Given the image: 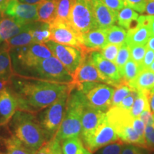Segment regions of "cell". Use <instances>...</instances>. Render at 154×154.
<instances>
[{"mask_svg": "<svg viewBox=\"0 0 154 154\" xmlns=\"http://www.w3.org/2000/svg\"><path fill=\"white\" fill-rule=\"evenodd\" d=\"M69 87L70 84L14 74L8 88L16 98L17 110L36 113L52 104Z\"/></svg>", "mask_w": 154, "mask_h": 154, "instance_id": "cell-1", "label": "cell"}, {"mask_svg": "<svg viewBox=\"0 0 154 154\" xmlns=\"http://www.w3.org/2000/svg\"><path fill=\"white\" fill-rule=\"evenodd\" d=\"M10 124L13 135L35 151L48 141L35 113L17 110L10 121Z\"/></svg>", "mask_w": 154, "mask_h": 154, "instance_id": "cell-2", "label": "cell"}, {"mask_svg": "<svg viewBox=\"0 0 154 154\" xmlns=\"http://www.w3.org/2000/svg\"><path fill=\"white\" fill-rule=\"evenodd\" d=\"M85 104V100L82 92L74 88L71 83L62 122L53 138L61 142L66 138L80 136L82 116Z\"/></svg>", "mask_w": 154, "mask_h": 154, "instance_id": "cell-3", "label": "cell"}, {"mask_svg": "<svg viewBox=\"0 0 154 154\" xmlns=\"http://www.w3.org/2000/svg\"><path fill=\"white\" fill-rule=\"evenodd\" d=\"M108 121L118 135L119 140L125 144H131L145 149V139L139 136L132 126L134 118L129 111L119 106L111 107L106 113Z\"/></svg>", "mask_w": 154, "mask_h": 154, "instance_id": "cell-4", "label": "cell"}, {"mask_svg": "<svg viewBox=\"0 0 154 154\" xmlns=\"http://www.w3.org/2000/svg\"><path fill=\"white\" fill-rule=\"evenodd\" d=\"M72 84L82 92L86 103L89 106L104 113H106L111 107V101L114 91L113 86L97 82Z\"/></svg>", "mask_w": 154, "mask_h": 154, "instance_id": "cell-5", "label": "cell"}, {"mask_svg": "<svg viewBox=\"0 0 154 154\" xmlns=\"http://www.w3.org/2000/svg\"><path fill=\"white\" fill-rule=\"evenodd\" d=\"M29 71L32 76L29 77L61 84H69L73 82L72 74L54 56L43 59Z\"/></svg>", "mask_w": 154, "mask_h": 154, "instance_id": "cell-6", "label": "cell"}, {"mask_svg": "<svg viewBox=\"0 0 154 154\" xmlns=\"http://www.w3.org/2000/svg\"><path fill=\"white\" fill-rule=\"evenodd\" d=\"M69 90L70 87L68 91L61 94L52 104L46 108V110L41 116L40 124L45 133L47 140L52 139L62 122Z\"/></svg>", "mask_w": 154, "mask_h": 154, "instance_id": "cell-7", "label": "cell"}, {"mask_svg": "<svg viewBox=\"0 0 154 154\" xmlns=\"http://www.w3.org/2000/svg\"><path fill=\"white\" fill-rule=\"evenodd\" d=\"M68 22L80 34L98 28L90 0H75Z\"/></svg>", "mask_w": 154, "mask_h": 154, "instance_id": "cell-8", "label": "cell"}, {"mask_svg": "<svg viewBox=\"0 0 154 154\" xmlns=\"http://www.w3.org/2000/svg\"><path fill=\"white\" fill-rule=\"evenodd\" d=\"M119 140L118 135L108 121L106 116L91 134L82 139L86 149L92 153Z\"/></svg>", "mask_w": 154, "mask_h": 154, "instance_id": "cell-9", "label": "cell"}, {"mask_svg": "<svg viewBox=\"0 0 154 154\" xmlns=\"http://www.w3.org/2000/svg\"><path fill=\"white\" fill-rule=\"evenodd\" d=\"M46 45L50 49L54 57L61 61L72 76L84 59V51L79 48L58 44L53 41L47 42Z\"/></svg>", "mask_w": 154, "mask_h": 154, "instance_id": "cell-10", "label": "cell"}, {"mask_svg": "<svg viewBox=\"0 0 154 154\" xmlns=\"http://www.w3.org/2000/svg\"><path fill=\"white\" fill-rule=\"evenodd\" d=\"M49 29L51 32L50 41L82 49V34L78 33L68 21L56 18L49 24Z\"/></svg>", "mask_w": 154, "mask_h": 154, "instance_id": "cell-11", "label": "cell"}, {"mask_svg": "<svg viewBox=\"0 0 154 154\" xmlns=\"http://www.w3.org/2000/svg\"><path fill=\"white\" fill-rule=\"evenodd\" d=\"M53 54L46 44H31L19 47L17 52V60L24 70L29 71L37 63Z\"/></svg>", "mask_w": 154, "mask_h": 154, "instance_id": "cell-12", "label": "cell"}, {"mask_svg": "<svg viewBox=\"0 0 154 154\" xmlns=\"http://www.w3.org/2000/svg\"><path fill=\"white\" fill-rule=\"evenodd\" d=\"M37 6L20 2L19 0H9L4 12L19 24L28 25L38 22Z\"/></svg>", "mask_w": 154, "mask_h": 154, "instance_id": "cell-13", "label": "cell"}, {"mask_svg": "<svg viewBox=\"0 0 154 154\" xmlns=\"http://www.w3.org/2000/svg\"><path fill=\"white\" fill-rule=\"evenodd\" d=\"M91 57L96 69L105 79L108 85L115 88L124 82L120 70L114 62L105 59L99 51H92Z\"/></svg>", "mask_w": 154, "mask_h": 154, "instance_id": "cell-14", "label": "cell"}, {"mask_svg": "<svg viewBox=\"0 0 154 154\" xmlns=\"http://www.w3.org/2000/svg\"><path fill=\"white\" fill-rule=\"evenodd\" d=\"M72 78L73 82L72 84H79L86 82L106 84L105 79L100 74L92 61L91 53L88 52H84V59L78 68L72 74Z\"/></svg>", "mask_w": 154, "mask_h": 154, "instance_id": "cell-15", "label": "cell"}, {"mask_svg": "<svg viewBox=\"0 0 154 154\" xmlns=\"http://www.w3.org/2000/svg\"><path fill=\"white\" fill-rule=\"evenodd\" d=\"M106 116V113L94 109L86 103L83 109L82 116L81 139H84L91 134L104 120Z\"/></svg>", "mask_w": 154, "mask_h": 154, "instance_id": "cell-16", "label": "cell"}, {"mask_svg": "<svg viewBox=\"0 0 154 154\" xmlns=\"http://www.w3.org/2000/svg\"><path fill=\"white\" fill-rule=\"evenodd\" d=\"M151 37V32L148 26L147 14L140 15L138 18V24L128 30L126 43L128 46L146 45Z\"/></svg>", "mask_w": 154, "mask_h": 154, "instance_id": "cell-17", "label": "cell"}, {"mask_svg": "<svg viewBox=\"0 0 154 154\" xmlns=\"http://www.w3.org/2000/svg\"><path fill=\"white\" fill-rule=\"evenodd\" d=\"M82 50L84 52L100 51L108 44L106 29L96 28L82 34Z\"/></svg>", "mask_w": 154, "mask_h": 154, "instance_id": "cell-18", "label": "cell"}, {"mask_svg": "<svg viewBox=\"0 0 154 154\" xmlns=\"http://www.w3.org/2000/svg\"><path fill=\"white\" fill-rule=\"evenodd\" d=\"M98 28L106 29L117 22V13L106 6L101 0H90Z\"/></svg>", "mask_w": 154, "mask_h": 154, "instance_id": "cell-19", "label": "cell"}, {"mask_svg": "<svg viewBox=\"0 0 154 154\" xmlns=\"http://www.w3.org/2000/svg\"><path fill=\"white\" fill-rule=\"evenodd\" d=\"M17 101L9 88L0 93V126L9 124L17 111Z\"/></svg>", "mask_w": 154, "mask_h": 154, "instance_id": "cell-20", "label": "cell"}, {"mask_svg": "<svg viewBox=\"0 0 154 154\" xmlns=\"http://www.w3.org/2000/svg\"><path fill=\"white\" fill-rule=\"evenodd\" d=\"M31 24L23 25L5 14L0 21V42H6L29 27Z\"/></svg>", "mask_w": 154, "mask_h": 154, "instance_id": "cell-21", "label": "cell"}, {"mask_svg": "<svg viewBox=\"0 0 154 154\" xmlns=\"http://www.w3.org/2000/svg\"><path fill=\"white\" fill-rule=\"evenodd\" d=\"M10 51L11 49L5 42L0 45V79L9 82L15 74L11 63Z\"/></svg>", "mask_w": 154, "mask_h": 154, "instance_id": "cell-22", "label": "cell"}, {"mask_svg": "<svg viewBox=\"0 0 154 154\" xmlns=\"http://www.w3.org/2000/svg\"><path fill=\"white\" fill-rule=\"evenodd\" d=\"M154 84V72L149 69H143L135 79L128 84L133 90L136 91H145L150 94Z\"/></svg>", "mask_w": 154, "mask_h": 154, "instance_id": "cell-23", "label": "cell"}, {"mask_svg": "<svg viewBox=\"0 0 154 154\" xmlns=\"http://www.w3.org/2000/svg\"><path fill=\"white\" fill-rule=\"evenodd\" d=\"M38 21L50 24L57 18V10L54 0H44L37 6Z\"/></svg>", "mask_w": 154, "mask_h": 154, "instance_id": "cell-24", "label": "cell"}, {"mask_svg": "<svg viewBox=\"0 0 154 154\" xmlns=\"http://www.w3.org/2000/svg\"><path fill=\"white\" fill-rule=\"evenodd\" d=\"M6 152L5 154H35L37 151L31 149L14 135L4 140Z\"/></svg>", "mask_w": 154, "mask_h": 154, "instance_id": "cell-25", "label": "cell"}, {"mask_svg": "<svg viewBox=\"0 0 154 154\" xmlns=\"http://www.w3.org/2000/svg\"><path fill=\"white\" fill-rule=\"evenodd\" d=\"M139 15L136 11L130 7L125 6L117 14V22L121 27L129 30L138 24V18Z\"/></svg>", "mask_w": 154, "mask_h": 154, "instance_id": "cell-26", "label": "cell"}, {"mask_svg": "<svg viewBox=\"0 0 154 154\" xmlns=\"http://www.w3.org/2000/svg\"><path fill=\"white\" fill-rule=\"evenodd\" d=\"M33 43L46 44L51 39L49 24L40 22L32 24L30 27Z\"/></svg>", "mask_w": 154, "mask_h": 154, "instance_id": "cell-27", "label": "cell"}, {"mask_svg": "<svg viewBox=\"0 0 154 154\" xmlns=\"http://www.w3.org/2000/svg\"><path fill=\"white\" fill-rule=\"evenodd\" d=\"M60 144L63 154H84L86 149L79 136L66 138Z\"/></svg>", "mask_w": 154, "mask_h": 154, "instance_id": "cell-28", "label": "cell"}, {"mask_svg": "<svg viewBox=\"0 0 154 154\" xmlns=\"http://www.w3.org/2000/svg\"><path fill=\"white\" fill-rule=\"evenodd\" d=\"M127 32L121 26L112 25L106 29L107 42L109 44L121 46L126 42Z\"/></svg>", "mask_w": 154, "mask_h": 154, "instance_id": "cell-29", "label": "cell"}, {"mask_svg": "<svg viewBox=\"0 0 154 154\" xmlns=\"http://www.w3.org/2000/svg\"><path fill=\"white\" fill-rule=\"evenodd\" d=\"M31 25L27 29L5 42L11 49L23 47L25 46L29 45L31 44H33V39H32V34L30 32Z\"/></svg>", "mask_w": 154, "mask_h": 154, "instance_id": "cell-30", "label": "cell"}, {"mask_svg": "<svg viewBox=\"0 0 154 154\" xmlns=\"http://www.w3.org/2000/svg\"><path fill=\"white\" fill-rule=\"evenodd\" d=\"M149 96L150 94L149 92L138 91L137 96L130 111L131 115L133 118H138L145 108L150 106Z\"/></svg>", "mask_w": 154, "mask_h": 154, "instance_id": "cell-31", "label": "cell"}, {"mask_svg": "<svg viewBox=\"0 0 154 154\" xmlns=\"http://www.w3.org/2000/svg\"><path fill=\"white\" fill-rule=\"evenodd\" d=\"M141 69L139 65L130 59L124 65L121 72L123 82L128 84H131L137 77Z\"/></svg>", "mask_w": 154, "mask_h": 154, "instance_id": "cell-32", "label": "cell"}, {"mask_svg": "<svg viewBox=\"0 0 154 154\" xmlns=\"http://www.w3.org/2000/svg\"><path fill=\"white\" fill-rule=\"evenodd\" d=\"M134 90H133V88L125 82L121 83L119 85L116 86L112 96L111 107L118 106L121 102L123 101V99L129 95Z\"/></svg>", "mask_w": 154, "mask_h": 154, "instance_id": "cell-33", "label": "cell"}, {"mask_svg": "<svg viewBox=\"0 0 154 154\" xmlns=\"http://www.w3.org/2000/svg\"><path fill=\"white\" fill-rule=\"evenodd\" d=\"M57 18L68 21L75 0H54Z\"/></svg>", "mask_w": 154, "mask_h": 154, "instance_id": "cell-34", "label": "cell"}, {"mask_svg": "<svg viewBox=\"0 0 154 154\" xmlns=\"http://www.w3.org/2000/svg\"><path fill=\"white\" fill-rule=\"evenodd\" d=\"M131 59V54H130V49L128 45L126 42L123 44L119 48L118 54L116 58L114 63L117 66L119 67L120 72H121L123 68L126 63Z\"/></svg>", "mask_w": 154, "mask_h": 154, "instance_id": "cell-35", "label": "cell"}, {"mask_svg": "<svg viewBox=\"0 0 154 154\" xmlns=\"http://www.w3.org/2000/svg\"><path fill=\"white\" fill-rule=\"evenodd\" d=\"M128 47L130 49L131 59L140 66L148 49L147 45H133Z\"/></svg>", "mask_w": 154, "mask_h": 154, "instance_id": "cell-36", "label": "cell"}, {"mask_svg": "<svg viewBox=\"0 0 154 154\" xmlns=\"http://www.w3.org/2000/svg\"><path fill=\"white\" fill-rule=\"evenodd\" d=\"M121 46L116 45V44L108 43L103 49L100 50V53L107 60H109L112 62H114L118 54L119 48Z\"/></svg>", "mask_w": 154, "mask_h": 154, "instance_id": "cell-37", "label": "cell"}, {"mask_svg": "<svg viewBox=\"0 0 154 154\" xmlns=\"http://www.w3.org/2000/svg\"><path fill=\"white\" fill-rule=\"evenodd\" d=\"M144 137H145V149L148 151L153 152L154 151V124L153 125H146L145 128V133H144Z\"/></svg>", "mask_w": 154, "mask_h": 154, "instance_id": "cell-38", "label": "cell"}, {"mask_svg": "<svg viewBox=\"0 0 154 154\" xmlns=\"http://www.w3.org/2000/svg\"><path fill=\"white\" fill-rule=\"evenodd\" d=\"M124 143L120 140L110 143L100 149L99 154H121Z\"/></svg>", "mask_w": 154, "mask_h": 154, "instance_id": "cell-39", "label": "cell"}, {"mask_svg": "<svg viewBox=\"0 0 154 154\" xmlns=\"http://www.w3.org/2000/svg\"><path fill=\"white\" fill-rule=\"evenodd\" d=\"M125 6L130 7L139 13H144L147 0H124Z\"/></svg>", "mask_w": 154, "mask_h": 154, "instance_id": "cell-40", "label": "cell"}, {"mask_svg": "<svg viewBox=\"0 0 154 154\" xmlns=\"http://www.w3.org/2000/svg\"><path fill=\"white\" fill-rule=\"evenodd\" d=\"M137 94L138 91H133L129 95H128L125 99H123V101L121 102L120 104L118 106L124 109V110L130 111L133 104H134L135 99H136V96H137Z\"/></svg>", "mask_w": 154, "mask_h": 154, "instance_id": "cell-41", "label": "cell"}, {"mask_svg": "<svg viewBox=\"0 0 154 154\" xmlns=\"http://www.w3.org/2000/svg\"><path fill=\"white\" fill-rule=\"evenodd\" d=\"M101 1L117 14L121 9L125 7L124 0H101Z\"/></svg>", "mask_w": 154, "mask_h": 154, "instance_id": "cell-42", "label": "cell"}, {"mask_svg": "<svg viewBox=\"0 0 154 154\" xmlns=\"http://www.w3.org/2000/svg\"><path fill=\"white\" fill-rule=\"evenodd\" d=\"M154 61V51L151 49L148 48L146 50V54L144 56V58L142 61L141 64H140V69L141 70L143 69H148L149 66H151V63L153 62Z\"/></svg>", "mask_w": 154, "mask_h": 154, "instance_id": "cell-43", "label": "cell"}, {"mask_svg": "<svg viewBox=\"0 0 154 154\" xmlns=\"http://www.w3.org/2000/svg\"><path fill=\"white\" fill-rule=\"evenodd\" d=\"M132 126L133 128H134V129L135 130V131L139 135V136H140L142 138H144V139H145V137H144V133H145L146 125L144 124L143 121H142L139 117H138V118H134L132 122Z\"/></svg>", "mask_w": 154, "mask_h": 154, "instance_id": "cell-44", "label": "cell"}, {"mask_svg": "<svg viewBox=\"0 0 154 154\" xmlns=\"http://www.w3.org/2000/svg\"><path fill=\"white\" fill-rule=\"evenodd\" d=\"M141 148L131 144L124 143L121 150V154H143Z\"/></svg>", "mask_w": 154, "mask_h": 154, "instance_id": "cell-45", "label": "cell"}, {"mask_svg": "<svg viewBox=\"0 0 154 154\" xmlns=\"http://www.w3.org/2000/svg\"><path fill=\"white\" fill-rule=\"evenodd\" d=\"M35 154H52V139L46 142Z\"/></svg>", "mask_w": 154, "mask_h": 154, "instance_id": "cell-46", "label": "cell"}, {"mask_svg": "<svg viewBox=\"0 0 154 154\" xmlns=\"http://www.w3.org/2000/svg\"><path fill=\"white\" fill-rule=\"evenodd\" d=\"M52 154H63L60 142L52 138Z\"/></svg>", "mask_w": 154, "mask_h": 154, "instance_id": "cell-47", "label": "cell"}, {"mask_svg": "<svg viewBox=\"0 0 154 154\" xmlns=\"http://www.w3.org/2000/svg\"><path fill=\"white\" fill-rule=\"evenodd\" d=\"M144 12L147 15H154V0L148 1Z\"/></svg>", "mask_w": 154, "mask_h": 154, "instance_id": "cell-48", "label": "cell"}, {"mask_svg": "<svg viewBox=\"0 0 154 154\" xmlns=\"http://www.w3.org/2000/svg\"><path fill=\"white\" fill-rule=\"evenodd\" d=\"M147 22L151 36H154V15H147Z\"/></svg>", "mask_w": 154, "mask_h": 154, "instance_id": "cell-49", "label": "cell"}, {"mask_svg": "<svg viewBox=\"0 0 154 154\" xmlns=\"http://www.w3.org/2000/svg\"><path fill=\"white\" fill-rule=\"evenodd\" d=\"M10 82L11 81L9 82V81H6L0 79V93H1L2 91H3L5 89H6V88L9 87Z\"/></svg>", "mask_w": 154, "mask_h": 154, "instance_id": "cell-50", "label": "cell"}, {"mask_svg": "<svg viewBox=\"0 0 154 154\" xmlns=\"http://www.w3.org/2000/svg\"><path fill=\"white\" fill-rule=\"evenodd\" d=\"M20 2L29 4V5H38L44 0H19Z\"/></svg>", "mask_w": 154, "mask_h": 154, "instance_id": "cell-51", "label": "cell"}, {"mask_svg": "<svg viewBox=\"0 0 154 154\" xmlns=\"http://www.w3.org/2000/svg\"><path fill=\"white\" fill-rule=\"evenodd\" d=\"M149 104L151 112L154 113V91L152 92L149 96Z\"/></svg>", "mask_w": 154, "mask_h": 154, "instance_id": "cell-52", "label": "cell"}, {"mask_svg": "<svg viewBox=\"0 0 154 154\" xmlns=\"http://www.w3.org/2000/svg\"><path fill=\"white\" fill-rule=\"evenodd\" d=\"M146 45H147V47L149 48V49H151L154 51V36H151V37L149 38V42H148Z\"/></svg>", "mask_w": 154, "mask_h": 154, "instance_id": "cell-53", "label": "cell"}, {"mask_svg": "<svg viewBox=\"0 0 154 154\" xmlns=\"http://www.w3.org/2000/svg\"><path fill=\"white\" fill-rule=\"evenodd\" d=\"M9 0H0V8H2L5 10L6 5H7V4Z\"/></svg>", "mask_w": 154, "mask_h": 154, "instance_id": "cell-54", "label": "cell"}, {"mask_svg": "<svg viewBox=\"0 0 154 154\" xmlns=\"http://www.w3.org/2000/svg\"><path fill=\"white\" fill-rule=\"evenodd\" d=\"M4 14H5V12H4V9L0 8V21H1L2 19Z\"/></svg>", "mask_w": 154, "mask_h": 154, "instance_id": "cell-55", "label": "cell"}, {"mask_svg": "<svg viewBox=\"0 0 154 154\" xmlns=\"http://www.w3.org/2000/svg\"><path fill=\"white\" fill-rule=\"evenodd\" d=\"M148 69H149V70H151V72H154V61H153V62L151 63V65L149 66V68Z\"/></svg>", "mask_w": 154, "mask_h": 154, "instance_id": "cell-56", "label": "cell"}, {"mask_svg": "<svg viewBox=\"0 0 154 154\" xmlns=\"http://www.w3.org/2000/svg\"><path fill=\"white\" fill-rule=\"evenodd\" d=\"M84 154H93L92 153H91V152L90 151H88L87 149H85V151H84Z\"/></svg>", "mask_w": 154, "mask_h": 154, "instance_id": "cell-57", "label": "cell"}, {"mask_svg": "<svg viewBox=\"0 0 154 154\" xmlns=\"http://www.w3.org/2000/svg\"><path fill=\"white\" fill-rule=\"evenodd\" d=\"M154 91V84H153V88H152V89H151V93H150V94H151L152 92H153Z\"/></svg>", "mask_w": 154, "mask_h": 154, "instance_id": "cell-58", "label": "cell"}, {"mask_svg": "<svg viewBox=\"0 0 154 154\" xmlns=\"http://www.w3.org/2000/svg\"><path fill=\"white\" fill-rule=\"evenodd\" d=\"M0 154H1V153H0Z\"/></svg>", "mask_w": 154, "mask_h": 154, "instance_id": "cell-59", "label": "cell"}]
</instances>
